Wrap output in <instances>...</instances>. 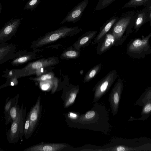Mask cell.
<instances>
[{
  "label": "cell",
  "mask_w": 151,
  "mask_h": 151,
  "mask_svg": "<svg viewBox=\"0 0 151 151\" xmlns=\"http://www.w3.org/2000/svg\"><path fill=\"white\" fill-rule=\"evenodd\" d=\"M30 122L29 118L27 115L24 127V135L26 137L28 134L30 126Z\"/></svg>",
  "instance_id": "obj_28"
},
{
  "label": "cell",
  "mask_w": 151,
  "mask_h": 151,
  "mask_svg": "<svg viewBox=\"0 0 151 151\" xmlns=\"http://www.w3.org/2000/svg\"><path fill=\"white\" fill-rule=\"evenodd\" d=\"M151 33L147 36H142V38L131 40L128 43L126 52L130 57L135 59L144 58L146 55L151 54V47L149 40Z\"/></svg>",
  "instance_id": "obj_3"
},
{
  "label": "cell",
  "mask_w": 151,
  "mask_h": 151,
  "mask_svg": "<svg viewBox=\"0 0 151 151\" xmlns=\"http://www.w3.org/2000/svg\"><path fill=\"white\" fill-rule=\"evenodd\" d=\"M116 0H99L96 6L95 10H99L106 8Z\"/></svg>",
  "instance_id": "obj_25"
},
{
  "label": "cell",
  "mask_w": 151,
  "mask_h": 151,
  "mask_svg": "<svg viewBox=\"0 0 151 151\" xmlns=\"http://www.w3.org/2000/svg\"><path fill=\"white\" fill-rule=\"evenodd\" d=\"M82 28L78 26L68 27H61L58 29L49 32L37 41L35 46L40 47L44 45L62 38L75 35L82 31Z\"/></svg>",
  "instance_id": "obj_4"
},
{
  "label": "cell",
  "mask_w": 151,
  "mask_h": 151,
  "mask_svg": "<svg viewBox=\"0 0 151 151\" xmlns=\"http://www.w3.org/2000/svg\"><path fill=\"white\" fill-rule=\"evenodd\" d=\"M141 114V117L134 118L131 116L128 121L134 120H145L147 119L151 114V99L146 102L143 105Z\"/></svg>",
  "instance_id": "obj_19"
},
{
  "label": "cell",
  "mask_w": 151,
  "mask_h": 151,
  "mask_svg": "<svg viewBox=\"0 0 151 151\" xmlns=\"http://www.w3.org/2000/svg\"><path fill=\"white\" fill-rule=\"evenodd\" d=\"M48 85L47 84L44 85L43 86V88L45 89H46L48 87Z\"/></svg>",
  "instance_id": "obj_33"
},
{
  "label": "cell",
  "mask_w": 151,
  "mask_h": 151,
  "mask_svg": "<svg viewBox=\"0 0 151 151\" xmlns=\"http://www.w3.org/2000/svg\"><path fill=\"white\" fill-rule=\"evenodd\" d=\"M124 89L123 81L119 78L109 94L108 100L111 112L114 116L118 113L119 104Z\"/></svg>",
  "instance_id": "obj_7"
},
{
  "label": "cell",
  "mask_w": 151,
  "mask_h": 151,
  "mask_svg": "<svg viewBox=\"0 0 151 151\" xmlns=\"http://www.w3.org/2000/svg\"><path fill=\"white\" fill-rule=\"evenodd\" d=\"M79 85L69 84L65 88L63 96L64 106L67 108L73 105L80 91Z\"/></svg>",
  "instance_id": "obj_13"
},
{
  "label": "cell",
  "mask_w": 151,
  "mask_h": 151,
  "mask_svg": "<svg viewBox=\"0 0 151 151\" xmlns=\"http://www.w3.org/2000/svg\"><path fill=\"white\" fill-rule=\"evenodd\" d=\"M28 58L26 56H23L19 58L17 60V61L19 63H22L25 62L27 60Z\"/></svg>",
  "instance_id": "obj_31"
},
{
  "label": "cell",
  "mask_w": 151,
  "mask_h": 151,
  "mask_svg": "<svg viewBox=\"0 0 151 151\" xmlns=\"http://www.w3.org/2000/svg\"><path fill=\"white\" fill-rule=\"evenodd\" d=\"M118 76L117 70L114 69L99 81L92 88L94 92L93 102H97L108 91Z\"/></svg>",
  "instance_id": "obj_6"
},
{
  "label": "cell",
  "mask_w": 151,
  "mask_h": 151,
  "mask_svg": "<svg viewBox=\"0 0 151 151\" xmlns=\"http://www.w3.org/2000/svg\"><path fill=\"white\" fill-rule=\"evenodd\" d=\"M89 1V0H83L79 3L68 12L61 23L63 24L66 22L75 23L79 21L88 5Z\"/></svg>",
  "instance_id": "obj_11"
},
{
  "label": "cell",
  "mask_w": 151,
  "mask_h": 151,
  "mask_svg": "<svg viewBox=\"0 0 151 151\" xmlns=\"http://www.w3.org/2000/svg\"><path fill=\"white\" fill-rule=\"evenodd\" d=\"M21 22L18 18L12 19L6 23L0 31L1 38H7L14 34L16 32Z\"/></svg>",
  "instance_id": "obj_14"
},
{
  "label": "cell",
  "mask_w": 151,
  "mask_h": 151,
  "mask_svg": "<svg viewBox=\"0 0 151 151\" xmlns=\"http://www.w3.org/2000/svg\"><path fill=\"white\" fill-rule=\"evenodd\" d=\"M121 139H113L110 142L103 146H97V151H128L140 150L141 148L129 147L122 143Z\"/></svg>",
  "instance_id": "obj_12"
},
{
  "label": "cell",
  "mask_w": 151,
  "mask_h": 151,
  "mask_svg": "<svg viewBox=\"0 0 151 151\" xmlns=\"http://www.w3.org/2000/svg\"><path fill=\"white\" fill-rule=\"evenodd\" d=\"M19 97V96L18 95L13 99L12 106L9 112L8 119L5 123L6 125L10 122H12L17 117L20 109L19 105L17 104Z\"/></svg>",
  "instance_id": "obj_18"
},
{
  "label": "cell",
  "mask_w": 151,
  "mask_h": 151,
  "mask_svg": "<svg viewBox=\"0 0 151 151\" xmlns=\"http://www.w3.org/2000/svg\"><path fill=\"white\" fill-rule=\"evenodd\" d=\"M150 99H151V87H148L135 104V105L143 106L146 102Z\"/></svg>",
  "instance_id": "obj_23"
},
{
  "label": "cell",
  "mask_w": 151,
  "mask_h": 151,
  "mask_svg": "<svg viewBox=\"0 0 151 151\" xmlns=\"http://www.w3.org/2000/svg\"><path fill=\"white\" fill-rule=\"evenodd\" d=\"M11 85H12V86H14V83L12 82L11 83Z\"/></svg>",
  "instance_id": "obj_36"
},
{
  "label": "cell",
  "mask_w": 151,
  "mask_h": 151,
  "mask_svg": "<svg viewBox=\"0 0 151 151\" xmlns=\"http://www.w3.org/2000/svg\"><path fill=\"white\" fill-rule=\"evenodd\" d=\"M149 10L147 6H145L142 10L135 12V19L133 27L135 33L137 32L143 25L149 22Z\"/></svg>",
  "instance_id": "obj_16"
},
{
  "label": "cell",
  "mask_w": 151,
  "mask_h": 151,
  "mask_svg": "<svg viewBox=\"0 0 151 151\" xmlns=\"http://www.w3.org/2000/svg\"><path fill=\"white\" fill-rule=\"evenodd\" d=\"M7 101H6L4 109V114L6 122L8 119L9 115L10 110L12 106L13 99H10L9 100L7 99Z\"/></svg>",
  "instance_id": "obj_27"
},
{
  "label": "cell",
  "mask_w": 151,
  "mask_h": 151,
  "mask_svg": "<svg viewBox=\"0 0 151 151\" xmlns=\"http://www.w3.org/2000/svg\"><path fill=\"white\" fill-rule=\"evenodd\" d=\"M97 33L96 30L87 31L83 34L73 45V48L79 51L88 46Z\"/></svg>",
  "instance_id": "obj_15"
},
{
  "label": "cell",
  "mask_w": 151,
  "mask_h": 151,
  "mask_svg": "<svg viewBox=\"0 0 151 151\" xmlns=\"http://www.w3.org/2000/svg\"><path fill=\"white\" fill-rule=\"evenodd\" d=\"M151 0H129L123 7L122 8H130L136 6H145Z\"/></svg>",
  "instance_id": "obj_22"
},
{
  "label": "cell",
  "mask_w": 151,
  "mask_h": 151,
  "mask_svg": "<svg viewBox=\"0 0 151 151\" xmlns=\"http://www.w3.org/2000/svg\"><path fill=\"white\" fill-rule=\"evenodd\" d=\"M41 96H40L37 101L31 108L28 114L30 122L29 129L26 138L27 139L33 134L36 128L40 118L42 106L40 104Z\"/></svg>",
  "instance_id": "obj_9"
},
{
  "label": "cell",
  "mask_w": 151,
  "mask_h": 151,
  "mask_svg": "<svg viewBox=\"0 0 151 151\" xmlns=\"http://www.w3.org/2000/svg\"><path fill=\"white\" fill-rule=\"evenodd\" d=\"M41 0H29L26 4L24 10H29L32 12L39 5Z\"/></svg>",
  "instance_id": "obj_26"
},
{
  "label": "cell",
  "mask_w": 151,
  "mask_h": 151,
  "mask_svg": "<svg viewBox=\"0 0 151 151\" xmlns=\"http://www.w3.org/2000/svg\"><path fill=\"white\" fill-rule=\"evenodd\" d=\"M43 68H42L41 69V72H43Z\"/></svg>",
  "instance_id": "obj_35"
},
{
  "label": "cell",
  "mask_w": 151,
  "mask_h": 151,
  "mask_svg": "<svg viewBox=\"0 0 151 151\" xmlns=\"http://www.w3.org/2000/svg\"><path fill=\"white\" fill-rule=\"evenodd\" d=\"M149 9L150 13V25L151 27V1L146 6Z\"/></svg>",
  "instance_id": "obj_32"
},
{
  "label": "cell",
  "mask_w": 151,
  "mask_h": 151,
  "mask_svg": "<svg viewBox=\"0 0 151 151\" xmlns=\"http://www.w3.org/2000/svg\"><path fill=\"white\" fill-rule=\"evenodd\" d=\"M102 63H100L90 69L86 73L83 79L85 83L89 82L99 72L101 68Z\"/></svg>",
  "instance_id": "obj_21"
},
{
  "label": "cell",
  "mask_w": 151,
  "mask_h": 151,
  "mask_svg": "<svg viewBox=\"0 0 151 151\" xmlns=\"http://www.w3.org/2000/svg\"><path fill=\"white\" fill-rule=\"evenodd\" d=\"M72 147L69 144L41 142L31 146L24 151H70Z\"/></svg>",
  "instance_id": "obj_10"
},
{
  "label": "cell",
  "mask_w": 151,
  "mask_h": 151,
  "mask_svg": "<svg viewBox=\"0 0 151 151\" xmlns=\"http://www.w3.org/2000/svg\"><path fill=\"white\" fill-rule=\"evenodd\" d=\"M125 40L126 39L117 40L110 31L101 38L98 43L96 49L97 54L101 55L113 46L122 45Z\"/></svg>",
  "instance_id": "obj_8"
},
{
  "label": "cell",
  "mask_w": 151,
  "mask_h": 151,
  "mask_svg": "<svg viewBox=\"0 0 151 151\" xmlns=\"http://www.w3.org/2000/svg\"><path fill=\"white\" fill-rule=\"evenodd\" d=\"M0 14L1 13V4L0 3Z\"/></svg>",
  "instance_id": "obj_34"
},
{
  "label": "cell",
  "mask_w": 151,
  "mask_h": 151,
  "mask_svg": "<svg viewBox=\"0 0 151 151\" xmlns=\"http://www.w3.org/2000/svg\"><path fill=\"white\" fill-rule=\"evenodd\" d=\"M109 112L102 103H95L92 108L81 114L76 121L67 124L70 127L101 132L108 135L112 127L109 122Z\"/></svg>",
  "instance_id": "obj_1"
},
{
  "label": "cell",
  "mask_w": 151,
  "mask_h": 151,
  "mask_svg": "<svg viewBox=\"0 0 151 151\" xmlns=\"http://www.w3.org/2000/svg\"><path fill=\"white\" fill-rule=\"evenodd\" d=\"M81 114L78 112H69L66 115L67 124L77 120L79 119Z\"/></svg>",
  "instance_id": "obj_24"
},
{
  "label": "cell",
  "mask_w": 151,
  "mask_h": 151,
  "mask_svg": "<svg viewBox=\"0 0 151 151\" xmlns=\"http://www.w3.org/2000/svg\"><path fill=\"white\" fill-rule=\"evenodd\" d=\"M41 61H37L33 63L32 64L31 67L33 69H37L42 67L44 64Z\"/></svg>",
  "instance_id": "obj_29"
},
{
  "label": "cell",
  "mask_w": 151,
  "mask_h": 151,
  "mask_svg": "<svg viewBox=\"0 0 151 151\" xmlns=\"http://www.w3.org/2000/svg\"><path fill=\"white\" fill-rule=\"evenodd\" d=\"M52 78V76L50 74H48L43 75L39 79V80L41 81H45L51 79Z\"/></svg>",
  "instance_id": "obj_30"
},
{
  "label": "cell",
  "mask_w": 151,
  "mask_h": 151,
  "mask_svg": "<svg viewBox=\"0 0 151 151\" xmlns=\"http://www.w3.org/2000/svg\"><path fill=\"white\" fill-rule=\"evenodd\" d=\"M118 16H114L106 21L100 28V31L96 36L93 44H98L101 38L111 30L113 26L118 19Z\"/></svg>",
  "instance_id": "obj_17"
},
{
  "label": "cell",
  "mask_w": 151,
  "mask_h": 151,
  "mask_svg": "<svg viewBox=\"0 0 151 151\" xmlns=\"http://www.w3.org/2000/svg\"><path fill=\"white\" fill-rule=\"evenodd\" d=\"M80 55V51L74 48L72 45L65 50L61 56L63 58L69 60L78 58Z\"/></svg>",
  "instance_id": "obj_20"
},
{
  "label": "cell",
  "mask_w": 151,
  "mask_h": 151,
  "mask_svg": "<svg viewBox=\"0 0 151 151\" xmlns=\"http://www.w3.org/2000/svg\"><path fill=\"white\" fill-rule=\"evenodd\" d=\"M9 73L10 75H12V72H10Z\"/></svg>",
  "instance_id": "obj_37"
},
{
  "label": "cell",
  "mask_w": 151,
  "mask_h": 151,
  "mask_svg": "<svg viewBox=\"0 0 151 151\" xmlns=\"http://www.w3.org/2000/svg\"><path fill=\"white\" fill-rule=\"evenodd\" d=\"M134 11L123 14L114 24L110 31L118 40L126 39L132 32L135 19Z\"/></svg>",
  "instance_id": "obj_2"
},
{
  "label": "cell",
  "mask_w": 151,
  "mask_h": 151,
  "mask_svg": "<svg viewBox=\"0 0 151 151\" xmlns=\"http://www.w3.org/2000/svg\"><path fill=\"white\" fill-rule=\"evenodd\" d=\"M26 108L22 106L16 118L12 122L11 127L7 133V138L10 143H16L20 139H22L24 134V127L25 122Z\"/></svg>",
  "instance_id": "obj_5"
}]
</instances>
